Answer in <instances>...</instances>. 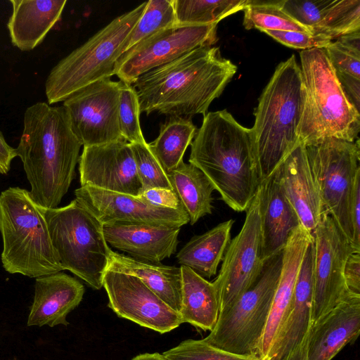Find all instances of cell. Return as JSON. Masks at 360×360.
Listing matches in <instances>:
<instances>
[{
  "label": "cell",
  "mask_w": 360,
  "mask_h": 360,
  "mask_svg": "<svg viewBox=\"0 0 360 360\" xmlns=\"http://www.w3.org/2000/svg\"><path fill=\"white\" fill-rule=\"evenodd\" d=\"M262 259L282 251L293 230L301 224L274 172L260 184Z\"/></svg>",
  "instance_id": "cb8c5ba5"
},
{
  "label": "cell",
  "mask_w": 360,
  "mask_h": 360,
  "mask_svg": "<svg viewBox=\"0 0 360 360\" xmlns=\"http://www.w3.org/2000/svg\"><path fill=\"white\" fill-rule=\"evenodd\" d=\"M84 293L83 285L65 273L58 272L37 278L27 325L39 327L68 326L67 316L79 304Z\"/></svg>",
  "instance_id": "7402d4cb"
},
{
  "label": "cell",
  "mask_w": 360,
  "mask_h": 360,
  "mask_svg": "<svg viewBox=\"0 0 360 360\" xmlns=\"http://www.w3.org/2000/svg\"><path fill=\"white\" fill-rule=\"evenodd\" d=\"M130 144L141 185V193L155 188L174 190L168 173L152 152L149 143Z\"/></svg>",
  "instance_id": "d590c367"
},
{
  "label": "cell",
  "mask_w": 360,
  "mask_h": 360,
  "mask_svg": "<svg viewBox=\"0 0 360 360\" xmlns=\"http://www.w3.org/2000/svg\"><path fill=\"white\" fill-rule=\"evenodd\" d=\"M352 221L354 231V246L360 250V177L355 184L352 205Z\"/></svg>",
  "instance_id": "7bdbcfd3"
},
{
  "label": "cell",
  "mask_w": 360,
  "mask_h": 360,
  "mask_svg": "<svg viewBox=\"0 0 360 360\" xmlns=\"http://www.w3.org/2000/svg\"><path fill=\"white\" fill-rule=\"evenodd\" d=\"M275 172L301 224L312 234L323 212L319 191L308 162L305 146L300 141Z\"/></svg>",
  "instance_id": "d6986e66"
},
{
  "label": "cell",
  "mask_w": 360,
  "mask_h": 360,
  "mask_svg": "<svg viewBox=\"0 0 360 360\" xmlns=\"http://www.w3.org/2000/svg\"><path fill=\"white\" fill-rule=\"evenodd\" d=\"M188 160L230 208L247 210L261 184L251 129L226 109L206 113L191 143Z\"/></svg>",
  "instance_id": "3957f363"
},
{
  "label": "cell",
  "mask_w": 360,
  "mask_h": 360,
  "mask_svg": "<svg viewBox=\"0 0 360 360\" xmlns=\"http://www.w3.org/2000/svg\"><path fill=\"white\" fill-rule=\"evenodd\" d=\"M262 32L281 44L297 49H324L333 41L321 35L302 32L269 30Z\"/></svg>",
  "instance_id": "f35d334b"
},
{
  "label": "cell",
  "mask_w": 360,
  "mask_h": 360,
  "mask_svg": "<svg viewBox=\"0 0 360 360\" xmlns=\"http://www.w3.org/2000/svg\"><path fill=\"white\" fill-rule=\"evenodd\" d=\"M162 354L166 360H259L222 350L202 340L192 339L180 342Z\"/></svg>",
  "instance_id": "74e56055"
},
{
  "label": "cell",
  "mask_w": 360,
  "mask_h": 360,
  "mask_svg": "<svg viewBox=\"0 0 360 360\" xmlns=\"http://www.w3.org/2000/svg\"><path fill=\"white\" fill-rule=\"evenodd\" d=\"M247 0H174L176 25L218 24L222 19L243 11Z\"/></svg>",
  "instance_id": "4dcf8cb0"
},
{
  "label": "cell",
  "mask_w": 360,
  "mask_h": 360,
  "mask_svg": "<svg viewBox=\"0 0 360 360\" xmlns=\"http://www.w3.org/2000/svg\"><path fill=\"white\" fill-rule=\"evenodd\" d=\"M139 196L158 206L172 209H184L174 190L155 188L143 192Z\"/></svg>",
  "instance_id": "ab89813d"
},
{
  "label": "cell",
  "mask_w": 360,
  "mask_h": 360,
  "mask_svg": "<svg viewBox=\"0 0 360 360\" xmlns=\"http://www.w3.org/2000/svg\"><path fill=\"white\" fill-rule=\"evenodd\" d=\"M304 100L300 66L292 55L276 67L255 112L251 130L260 183L299 143Z\"/></svg>",
  "instance_id": "277c9868"
},
{
  "label": "cell",
  "mask_w": 360,
  "mask_h": 360,
  "mask_svg": "<svg viewBox=\"0 0 360 360\" xmlns=\"http://www.w3.org/2000/svg\"><path fill=\"white\" fill-rule=\"evenodd\" d=\"M236 71L219 47L205 46L147 72L132 85L141 112L191 118L207 113Z\"/></svg>",
  "instance_id": "6da1fadb"
},
{
  "label": "cell",
  "mask_w": 360,
  "mask_h": 360,
  "mask_svg": "<svg viewBox=\"0 0 360 360\" xmlns=\"http://www.w3.org/2000/svg\"><path fill=\"white\" fill-rule=\"evenodd\" d=\"M307 336L308 333L302 342L281 360H307Z\"/></svg>",
  "instance_id": "f6af8a7d"
},
{
  "label": "cell",
  "mask_w": 360,
  "mask_h": 360,
  "mask_svg": "<svg viewBox=\"0 0 360 360\" xmlns=\"http://www.w3.org/2000/svg\"><path fill=\"white\" fill-rule=\"evenodd\" d=\"M180 268L181 295L179 314L181 321L202 330L211 331L219 313L215 286L191 269L185 266Z\"/></svg>",
  "instance_id": "4316f807"
},
{
  "label": "cell",
  "mask_w": 360,
  "mask_h": 360,
  "mask_svg": "<svg viewBox=\"0 0 360 360\" xmlns=\"http://www.w3.org/2000/svg\"><path fill=\"white\" fill-rule=\"evenodd\" d=\"M16 149L31 190V198L44 209L58 207L75 178L82 146L72 131L65 108L37 102L24 114Z\"/></svg>",
  "instance_id": "7a4b0ae2"
},
{
  "label": "cell",
  "mask_w": 360,
  "mask_h": 360,
  "mask_svg": "<svg viewBox=\"0 0 360 360\" xmlns=\"http://www.w3.org/2000/svg\"><path fill=\"white\" fill-rule=\"evenodd\" d=\"M261 187L247 209L243 225L230 240L219 275L212 282L218 294L219 312L231 306L259 278L262 259Z\"/></svg>",
  "instance_id": "8fae6325"
},
{
  "label": "cell",
  "mask_w": 360,
  "mask_h": 360,
  "mask_svg": "<svg viewBox=\"0 0 360 360\" xmlns=\"http://www.w3.org/2000/svg\"><path fill=\"white\" fill-rule=\"evenodd\" d=\"M131 360H166L163 355L159 353H146L139 354Z\"/></svg>",
  "instance_id": "bcb514c9"
},
{
  "label": "cell",
  "mask_w": 360,
  "mask_h": 360,
  "mask_svg": "<svg viewBox=\"0 0 360 360\" xmlns=\"http://www.w3.org/2000/svg\"><path fill=\"white\" fill-rule=\"evenodd\" d=\"M283 1L247 0L243 9V26L247 30L257 29L262 32L269 30L311 33L282 10Z\"/></svg>",
  "instance_id": "1f68e13d"
},
{
  "label": "cell",
  "mask_w": 360,
  "mask_h": 360,
  "mask_svg": "<svg viewBox=\"0 0 360 360\" xmlns=\"http://www.w3.org/2000/svg\"><path fill=\"white\" fill-rule=\"evenodd\" d=\"M78 161L81 186L139 196L141 185L134 154L125 140L84 147Z\"/></svg>",
  "instance_id": "e0dca14e"
},
{
  "label": "cell",
  "mask_w": 360,
  "mask_h": 360,
  "mask_svg": "<svg viewBox=\"0 0 360 360\" xmlns=\"http://www.w3.org/2000/svg\"><path fill=\"white\" fill-rule=\"evenodd\" d=\"M122 84L120 80H101L63 101L72 131L84 147L124 140L118 118Z\"/></svg>",
  "instance_id": "4fadbf2b"
},
{
  "label": "cell",
  "mask_w": 360,
  "mask_h": 360,
  "mask_svg": "<svg viewBox=\"0 0 360 360\" xmlns=\"http://www.w3.org/2000/svg\"><path fill=\"white\" fill-rule=\"evenodd\" d=\"M108 244L126 252L132 258L153 264L160 263L176 251L180 228L144 223L103 224Z\"/></svg>",
  "instance_id": "ffe728a7"
},
{
  "label": "cell",
  "mask_w": 360,
  "mask_h": 360,
  "mask_svg": "<svg viewBox=\"0 0 360 360\" xmlns=\"http://www.w3.org/2000/svg\"><path fill=\"white\" fill-rule=\"evenodd\" d=\"M75 200L101 224L144 223L181 228L189 222L184 209L154 205L140 196L108 191L92 186L75 191Z\"/></svg>",
  "instance_id": "2e32d148"
},
{
  "label": "cell",
  "mask_w": 360,
  "mask_h": 360,
  "mask_svg": "<svg viewBox=\"0 0 360 360\" xmlns=\"http://www.w3.org/2000/svg\"><path fill=\"white\" fill-rule=\"evenodd\" d=\"M335 74L347 98L360 112V78L345 73Z\"/></svg>",
  "instance_id": "b9f144b4"
},
{
  "label": "cell",
  "mask_w": 360,
  "mask_h": 360,
  "mask_svg": "<svg viewBox=\"0 0 360 360\" xmlns=\"http://www.w3.org/2000/svg\"><path fill=\"white\" fill-rule=\"evenodd\" d=\"M233 223V219H229L191 238L177 253L178 263L191 269L204 278L215 276L231 240Z\"/></svg>",
  "instance_id": "83f0119b"
},
{
  "label": "cell",
  "mask_w": 360,
  "mask_h": 360,
  "mask_svg": "<svg viewBox=\"0 0 360 360\" xmlns=\"http://www.w3.org/2000/svg\"><path fill=\"white\" fill-rule=\"evenodd\" d=\"M360 332V295L350 293L311 324L307 360H332Z\"/></svg>",
  "instance_id": "ac0fdd59"
},
{
  "label": "cell",
  "mask_w": 360,
  "mask_h": 360,
  "mask_svg": "<svg viewBox=\"0 0 360 360\" xmlns=\"http://www.w3.org/2000/svg\"><path fill=\"white\" fill-rule=\"evenodd\" d=\"M140 113L136 89L132 84L122 82L119 99V124L123 139L129 143H146L140 126Z\"/></svg>",
  "instance_id": "8d00e7d4"
},
{
  "label": "cell",
  "mask_w": 360,
  "mask_h": 360,
  "mask_svg": "<svg viewBox=\"0 0 360 360\" xmlns=\"http://www.w3.org/2000/svg\"><path fill=\"white\" fill-rule=\"evenodd\" d=\"M174 25V0L148 1L130 34L124 53L153 35Z\"/></svg>",
  "instance_id": "d6a6232c"
},
{
  "label": "cell",
  "mask_w": 360,
  "mask_h": 360,
  "mask_svg": "<svg viewBox=\"0 0 360 360\" xmlns=\"http://www.w3.org/2000/svg\"><path fill=\"white\" fill-rule=\"evenodd\" d=\"M311 234L302 225L290 233L283 250L282 267L270 314L262 337L261 359L266 356L272 342L284 323L292 305L296 279Z\"/></svg>",
  "instance_id": "603a6c76"
},
{
  "label": "cell",
  "mask_w": 360,
  "mask_h": 360,
  "mask_svg": "<svg viewBox=\"0 0 360 360\" xmlns=\"http://www.w3.org/2000/svg\"><path fill=\"white\" fill-rule=\"evenodd\" d=\"M44 214L63 270L100 290L111 250L104 238L103 224L75 199L62 207L44 209Z\"/></svg>",
  "instance_id": "ba28073f"
},
{
  "label": "cell",
  "mask_w": 360,
  "mask_h": 360,
  "mask_svg": "<svg viewBox=\"0 0 360 360\" xmlns=\"http://www.w3.org/2000/svg\"><path fill=\"white\" fill-rule=\"evenodd\" d=\"M167 173L173 189L189 217L191 224L212 213L214 189L200 169L183 161Z\"/></svg>",
  "instance_id": "f1b7e54d"
},
{
  "label": "cell",
  "mask_w": 360,
  "mask_h": 360,
  "mask_svg": "<svg viewBox=\"0 0 360 360\" xmlns=\"http://www.w3.org/2000/svg\"><path fill=\"white\" fill-rule=\"evenodd\" d=\"M103 287L108 307L119 317L160 333L169 332L182 323L179 312L135 276L106 270Z\"/></svg>",
  "instance_id": "9a60e30c"
},
{
  "label": "cell",
  "mask_w": 360,
  "mask_h": 360,
  "mask_svg": "<svg viewBox=\"0 0 360 360\" xmlns=\"http://www.w3.org/2000/svg\"><path fill=\"white\" fill-rule=\"evenodd\" d=\"M283 250L264 262L256 282L231 306L219 312L204 342L222 350L261 359L260 347L276 289Z\"/></svg>",
  "instance_id": "9c48e42d"
},
{
  "label": "cell",
  "mask_w": 360,
  "mask_h": 360,
  "mask_svg": "<svg viewBox=\"0 0 360 360\" xmlns=\"http://www.w3.org/2000/svg\"><path fill=\"white\" fill-rule=\"evenodd\" d=\"M13 12L7 27L13 46L31 51L60 20L66 0H10Z\"/></svg>",
  "instance_id": "d4e9b609"
},
{
  "label": "cell",
  "mask_w": 360,
  "mask_h": 360,
  "mask_svg": "<svg viewBox=\"0 0 360 360\" xmlns=\"http://www.w3.org/2000/svg\"><path fill=\"white\" fill-rule=\"evenodd\" d=\"M217 25H174L162 30L124 53L117 63L115 75L123 83L133 84L154 68L195 49L215 44Z\"/></svg>",
  "instance_id": "5bb4252c"
},
{
  "label": "cell",
  "mask_w": 360,
  "mask_h": 360,
  "mask_svg": "<svg viewBox=\"0 0 360 360\" xmlns=\"http://www.w3.org/2000/svg\"><path fill=\"white\" fill-rule=\"evenodd\" d=\"M305 147L323 212L333 217L353 244L352 205L360 177L359 139L350 142L327 138Z\"/></svg>",
  "instance_id": "30bf717a"
},
{
  "label": "cell",
  "mask_w": 360,
  "mask_h": 360,
  "mask_svg": "<svg viewBox=\"0 0 360 360\" xmlns=\"http://www.w3.org/2000/svg\"><path fill=\"white\" fill-rule=\"evenodd\" d=\"M107 270L139 278L171 308L179 312L181 307V268L135 259L112 250Z\"/></svg>",
  "instance_id": "484cf974"
},
{
  "label": "cell",
  "mask_w": 360,
  "mask_h": 360,
  "mask_svg": "<svg viewBox=\"0 0 360 360\" xmlns=\"http://www.w3.org/2000/svg\"><path fill=\"white\" fill-rule=\"evenodd\" d=\"M323 49L336 72L360 78V31L340 36Z\"/></svg>",
  "instance_id": "e575fe53"
},
{
  "label": "cell",
  "mask_w": 360,
  "mask_h": 360,
  "mask_svg": "<svg viewBox=\"0 0 360 360\" xmlns=\"http://www.w3.org/2000/svg\"><path fill=\"white\" fill-rule=\"evenodd\" d=\"M1 262L9 274L38 278L63 271L53 248L44 209L29 191L10 187L0 194Z\"/></svg>",
  "instance_id": "8992f818"
},
{
  "label": "cell",
  "mask_w": 360,
  "mask_h": 360,
  "mask_svg": "<svg viewBox=\"0 0 360 360\" xmlns=\"http://www.w3.org/2000/svg\"><path fill=\"white\" fill-rule=\"evenodd\" d=\"M300 70L305 100L299 138L304 146L327 138L355 141L360 112L349 102L323 49L302 50Z\"/></svg>",
  "instance_id": "5b68a950"
},
{
  "label": "cell",
  "mask_w": 360,
  "mask_h": 360,
  "mask_svg": "<svg viewBox=\"0 0 360 360\" xmlns=\"http://www.w3.org/2000/svg\"><path fill=\"white\" fill-rule=\"evenodd\" d=\"M191 118L169 117L161 124L158 137L150 148L167 172L181 162L197 132Z\"/></svg>",
  "instance_id": "f546056e"
},
{
  "label": "cell",
  "mask_w": 360,
  "mask_h": 360,
  "mask_svg": "<svg viewBox=\"0 0 360 360\" xmlns=\"http://www.w3.org/2000/svg\"><path fill=\"white\" fill-rule=\"evenodd\" d=\"M344 278L348 290L360 295V252H354L348 257L344 269Z\"/></svg>",
  "instance_id": "60d3db41"
},
{
  "label": "cell",
  "mask_w": 360,
  "mask_h": 360,
  "mask_svg": "<svg viewBox=\"0 0 360 360\" xmlns=\"http://www.w3.org/2000/svg\"><path fill=\"white\" fill-rule=\"evenodd\" d=\"M314 257L315 247L312 240L306 249L300 267L287 318L264 360H281L287 356L302 342L310 328Z\"/></svg>",
  "instance_id": "44dd1931"
},
{
  "label": "cell",
  "mask_w": 360,
  "mask_h": 360,
  "mask_svg": "<svg viewBox=\"0 0 360 360\" xmlns=\"http://www.w3.org/2000/svg\"><path fill=\"white\" fill-rule=\"evenodd\" d=\"M360 30V1L334 0L312 34L330 39Z\"/></svg>",
  "instance_id": "836d02e7"
},
{
  "label": "cell",
  "mask_w": 360,
  "mask_h": 360,
  "mask_svg": "<svg viewBox=\"0 0 360 360\" xmlns=\"http://www.w3.org/2000/svg\"><path fill=\"white\" fill-rule=\"evenodd\" d=\"M17 156L16 149L10 146L0 131V174L8 173L11 161Z\"/></svg>",
  "instance_id": "ee69618b"
},
{
  "label": "cell",
  "mask_w": 360,
  "mask_h": 360,
  "mask_svg": "<svg viewBox=\"0 0 360 360\" xmlns=\"http://www.w3.org/2000/svg\"><path fill=\"white\" fill-rule=\"evenodd\" d=\"M311 236L315 247L312 323L352 293L345 284V265L349 255L360 250L326 213L323 214Z\"/></svg>",
  "instance_id": "7c38bea8"
},
{
  "label": "cell",
  "mask_w": 360,
  "mask_h": 360,
  "mask_svg": "<svg viewBox=\"0 0 360 360\" xmlns=\"http://www.w3.org/2000/svg\"><path fill=\"white\" fill-rule=\"evenodd\" d=\"M147 1L113 19L60 60L45 82L49 105L64 101L79 90L110 79Z\"/></svg>",
  "instance_id": "52a82bcc"
}]
</instances>
